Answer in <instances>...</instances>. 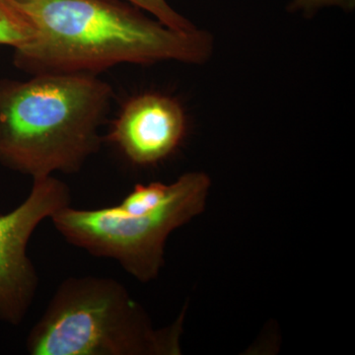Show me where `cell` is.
<instances>
[{"label": "cell", "instance_id": "6da1fadb", "mask_svg": "<svg viewBox=\"0 0 355 355\" xmlns=\"http://www.w3.org/2000/svg\"><path fill=\"white\" fill-rule=\"evenodd\" d=\"M37 28V38L14 53L30 73H89L120 64L209 60L211 37L173 30L119 0H17Z\"/></svg>", "mask_w": 355, "mask_h": 355}, {"label": "cell", "instance_id": "7a4b0ae2", "mask_svg": "<svg viewBox=\"0 0 355 355\" xmlns=\"http://www.w3.org/2000/svg\"><path fill=\"white\" fill-rule=\"evenodd\" d=\"M112 97L96 74L0 79V164L33 179L80 171L101 146Z\"/></svg>", "mask_w": 355, "mask_h": 355}, {"label": "cell", "instance_id": "3957f363", "mask_svg": "<svg viewBox=\"0 0 355 355\" xmlns=\"http://www.w3.org/2000/svg\"><path fill=\"white\" fill-rule=\"evenodd\" d=\"M180 323L153 329L118 280L69 277L33 326L26 349L31 355L175 354Z\"/></svg>", "mask_w": 355, "mask_h": 355}, {"label": "cell", "instance_id": "277c9868", "mask_svg": "<svg viewBox=\"0 0 355 355\" xmlns=\"http://www.w3.org/2000/svg\"><path fill=\"white\" fill-rule=\"evenodd\" d=\"M171 195L150 209L123 203L96 209L62 207L51 217L65 240L98 258L112 259L141 282L155 279L164 263L168 236L205 207L210 179L202 172L182 175Z\"/></svg>", "mask_w": 355, "mask_h": 355}, {"label": "cell", "instance_id": "5b68a950", "mask_svg": "<svg viewBox=\"0 0 355 355\" xmlns=\"http://www.w3.org/2000/svg\"><path fill=\"white\" fill-rule=\"evenodd\" d=\"M67 184L51 176L33 179L27 198L0 216V322L19 326L36 297L39 277L27 254L39 224L70 205Z\"/></svg>", "mask_w": 355, "mask_h": 355}, {"label": "cell", "instance_id": "8992f818", "mask_svg": "<svg viewBox=\"0 0 355 355\" xmlns=\"http://www.w3.org/2000/svg\"><path fill=\"white\" fill-rule=\"evenodd\" d=\"M184 132L186 116L181 105L168 96L148 93L123 106L107 139L133 164L148 166L174 153Z\"/></svg>", "mask_w": 355, "mask_h": 355}, {"label": "cell", "instance_id": "52a82bcc", "mask_svg": "<svg viewBox=\"0 0 355 355\" xmlns=\"http://www.w3.org/2000/svg\"><path fill=\"white\" fill-rule=\"evenodd\" d=\"M37 38V28L17 0H0V44L20 50Z\"/></svg>", "mask_w": 355, "mask_h": 355}, {"label": "cell", "instance_id": "ba28073f", "mask_svg": "<svg viewBox=\"0 0 355 355\" xmlns=\"http://www.w3.org/2000/svg\"><path fill=\"white\" fill-rule=\"evenodd\" d=\"M125 1L150 13L156 20L173 30L191 32L198 29L191 21L173 9L166 0H125Z\"/></svg>", "mask_w": 355, "mask_h": 355}, {"label": "cell", "instance_id": "9c48e42d", "mask_svg": "<svg viewBox=\"0 0 355 355\" xmlns=\"http://www.w3.org/2000/svg\"><path fill=\"white\" fill-rule=\"evenodd\" d=\"M355 0H291L289 10L313 16L327 7H340L343 10L354 8Z\"/></svg>", "mask_w": 355, "mask_h": 355}]
</instances>
